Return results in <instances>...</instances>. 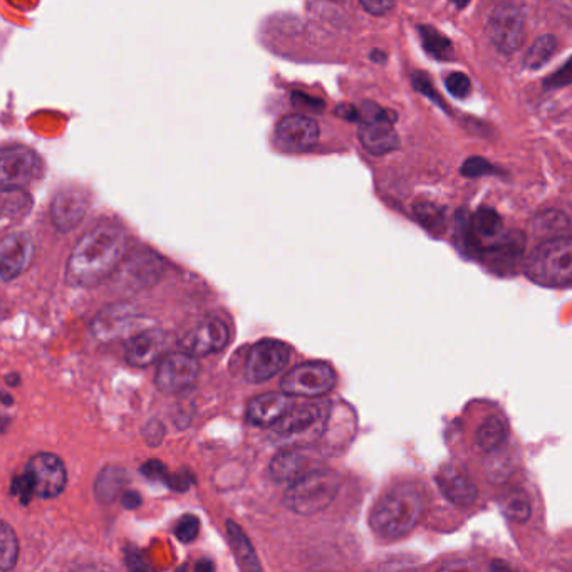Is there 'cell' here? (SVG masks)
I'll use <instances>...</instances> for the list:
<instances>
[{
    "mask_svg": "<svg viewBox=\"0 0 572 572\" xmlns=\"http://www.w3.org/2000/svg\"><path fill=\"white\" fill-rule=\"evenodd\" d=\"M128 251V237L115 224H100L79 239L67 260V281L92 288L118 269Z\"/></svg>",
    "mask_w": 572,
    "mask_h": 572,
    "instance_id": "6da1fadb",
    "label": "cell"
},
{
    "mask_svg": "<svg viewBox=\"0 0 572 572\" xmlns=\"http://www.w3.org/2000/svg\"><path fill=\"white\" fill-rule=\"evenodd\" d=\"M424 509L427 497L423 491L415 484H399L377 504L369 517V525L381 539H402L420 524Z\"/></svg>",
    "mask_w": 572,
    "mask_h": 572,
    "instance_id": "7a4b0ae2",
    "label": "cell"
},
{
    "mask_svg": "<svg viewBox=\"0 0 572 572\" xmlns=\"http://www.w3.org/2000/svg\"><path fill=\"white\" fill-rule=\"evenodd\" d=\"M529 279L544 288H569L572 281V240L552 237L532 252L525 266Z\"/></svg>",
    "mask_w": 572,
    "mask_h": 572,
    "instance_id": "3957f363",
    "label": "cell"
},
{
    "mask_svg": "<svg viewBox=\"0 0 572 572\" xmlns=\"http://www.w3.org/2000/svg\"><path fill=\"white\" fill-rule=\"evenodd\" d=\"M341 488V479L331 470H314L292 480L285 491L284 504L300 516H314L331 506Z\"/></svg>",
    "mask_w": 572,
    "mask_h": 572,
    "instance_id": "277c9868",
    "label": "cell"
},
{
    "mask_svg": "<svg viewBox=\"0 0 572 572\" xmlns=\"http://www.w3.org/2000/svg\"><path fill=\"white\" fill-rule=\"evenodd\" d=\"M334 384L336 373L328 363L310 361L291 369L282 380L281 390L289 396L319 398L331 392Z\"/></svg>",
    "mask_w": 572,
    "mask_h": 572,
    "instance_id": "5b68a950",
    "label": "cell"
},
{
    "mask_svg": "<svg viewBox=\"0 0 572 572\" xmlns=\"http://www.w3.org/2000/svg\"><path fill=\"white\" fill-rule=\"evenodd\" d=\"M487 33L498 51L512 54L525 39L524 9L513 2L498 4L488 18Z\"/></svg>",
    "mask_w": 572,
    "mask_h": 572,
    "instance_id": "8992f818",
    "label": "cell"
},
{
    "mask_svg": "<svg viewBox=\"0 0 572 572\" xmlns=\"http://www.w3.org/2000/svg\"><path fill=\"white\" fill-rule=\"evenodd\" d=\"M291 361V347L282 341L264 340L252 346L245 361V380L252 384L266 383L281 373Z\"/></svg>",
    "mask_w": 572,
    "mask_h": 572,
    "instance_id": "52a82bcc",
    "label": "cell"
},
{
    "mask_svg": "<svg viewBox=\"0 0 572 572\" xmlns=\"http://www.w3.org/2000/svg\"><path fill=\"white\" fill-rule=\"evenodd\" d=\"M41 170V160L29 148H0V189H24Z\"/></svg>",
    "mask_w": 572,
    "mask_h": 572,
    "instance_id": "ba28073f",
    "label": "cell"
},
{
    "mask_svg": "<svg viewBox=\"0 0 572 572\" xmlns=\"http://www.w3.org/2000/svg\"><path fill=\"white\" fill-rule=\"evenodd\" d=\"M200 374L195 356L189 353H166L156 369V386L160 392L180 393L193 386Z\"/></svg>",
    "mask_w": 572,
    "mask_h": 572,
    "instance_id": "9c48e42d",
    "label": "cell"
},
{
    "mask_svg": "<svg viewBox=\"0 0 572 572\" xmlns=\"http://www.w3.org/2000/svg\"><path fill=\"white\" fill-rule=\"evenodd\" d=\"M34 485V494L42 498H54L66 488L67 472L63 460L52 454H37L26 467Z\"/></svg>",
    "mask_w": 572,
    "mask_h": 572,
    "instance_id": "30bf717a",
    "label": "cell"
},
{
    "mask_svg": "<svg viewBox=\"0 0 572 572\" xmlns=\"http://www.w3.org/2000/svg\"><path fill=\"white\" fill-rule=\"evenodd\" d=\"M171 343L170 334L162 329H141L126 341V363L135 368H147L162 359L170 351Z\"/></svg>",
    "mask_w": 572,
    "mask_h": 572,
    "instance_id": "8fae6325",
    "label": "cell"
},
{
    "mask_svg": "<svg viewBox=\"0 0 572 572\" xmlns=\"http://www.w3.org/2000/svg\"><path fill=\"white\" fill-rule=\"evenodd\" d=\"M229 341V326L221 319L211 318L200 322L180 341V349L195 358H203L226 349Z\"/></svg>",
    "mask_w": 572,
    "mask_h": 572,
    "instance_id": "7c38bea8",
    "label": "cell"
},
{
    "mask_svg": "<svg viewBox=\"0 0 572 572\" xmlns=\"http://www.w3.org/2000/svg\"><path fill=\"white\" fill-rule=\"evenodd\" d=\"M143 321L134 307L116 304L98 314L92 331L98 340L115 341L123 336H134L135 332L141 331L140 326Z\"/></svg>",
    "mask_w": 572,
    "mask_h": 572,
    "instance_id": "4fadbf2b",
    "label": "cell"
},
{
    "mask_svg": "<svg viewBox=\"0 0 572 572\" xmlns=\"http://www.w3.org/2000/svg\"><path fill=\"white\" fill-rule=\"evenodd\" d=\"M34 257V242L29 233L12 232L0 240V277L14 281L29 269Z\"/></svg>",
    "mask_w": 572,
    "mask_h": 572,
    "instance_id": "5bb4252c",
    "label": "cell"
},
{
    "mask_svg": "<svg viewBox=\"0 0 572 572\" xmlns=\"http://www.w3.org/2000/svg\"><path fill=\"white\" fill-rule=\"evenodd\" d=\"M319 140V126L303 115L284 116L276 126V143L285 152H306Z\"/></svg>",
    "mask_w": 572,
    "mask_h": 572,
    "instance_id": "9a60e30c",
    "label": "cell"
},
{
    "mask_svg": "<svg viewBox=\"0 0 572 572\" xmlns=\"http://www.w3.org/2000/svg\"><path fill=\"white\" fill-rule=\"evenodd\" d=\"M393 113L359 122L358 138L371 155H386L399 147V138L393 128Z\"/></svg>",
    "mask_w": 572,
    "mask_h": 572,
    "instance_id": "2e32d148",
    "label": "cell"
},
{
    "mask_svg": "<svg viewBox=\"0 0 572 572\" xmlns=\"http://www.w3.org/2000/svg\"><path fill=\"white\" fill-rule=\"evenodd\" d=\"M436 484L445 497L458 507H470L479 497V488L473 484L469 473L455 463L442 467L436 473Z\"/></svg>",
    "mask_w": 572,
    "mask_h": 572,
    "instance_id": "e0dca14e",
    "label": "cell"
},
{
    "mask_svg": "<svg viewBox=\"0 0 572 572\" xmlns=\"http://www.w3.org/2000/svg\"><path fill=\"white\" fill-rule=\"evenodd\" d=\"M88 212V200L79 190L66 189L52 200L51 218L61 232L73 230L79 226Z\"/></svg>",
    "mask_w": 572,
    "mask_h": 572,
    "instance_id": "ac0fdd59",
    "label": "cell"
},
{
    "mask_svg": "<svg viewBox=\"0 0 572 572\" xmlns=\"http://www.w3.org/2000/svg\"><path fill=\"white\" fill-rule=\"evenodd\" d=\"M294 406L292 396L282 393H266L249 403L247 420L254 427H272Z\"/></svg>",
    "mask_w": 572,
    "mask_h": 572,
    "instance_id": "d6986e66",
    "label": "cell"
},
{
    "mask_svg": "<svg viewBox=\"0 0 572 572\" xmlns=\"http://www.w3.org/2000/svg\"><path fill=\"white\" fill-rule=\"evenodd\" d=\"M321 418V410L316 405L292 406L291 410L272 424V435L277 438H291V436L306 433L313 429Z\"/></svg>",
    "mask_w": 572,
    "mask_h": 572,
    "instance_id": "ffe728a7",
    "label": "cell"
},
{
    "mask_svg": "<svg viewBox=\"0 0 572 572\" xmlns=\"http://www.w3.org/2000/svg\"><path fill=\"white\" fill-rule=\"evenodd\" d=\"M525 236L517 230L504 232L495 240L494 244L488 245L482 254L487 255L488 260L495 266H510L524 254Z\"/></svg>",
    "mask_w": 572,
    "mask_h": 572,
    "instance_id": "44dd1931",
    "label": "cell"
},
{
    "mask_svg": "<svg viewBox=\"0 0 572 572\" xmlns=\"http://www.w3.org/2000/svg\"><path fill=\"white\" fill-rule=\"evenodd\" d=\"M227 537H229L230 549H232L240 568L244 571H263L257 554H255L251 541L240 525H237L236 522H227Z\"/></svg>",
    "mask_w": 572,
    "mask_h": 572,
    "instance_id": "7402d4cb",
    "label": "cell"
},
{
    "mask_svg": "<svg viewBox=\"0 0 572 572\" xmlns=\"http://www.w3.org/2000/svg\"><path fill=\"white\" fill-rule=\"evenodd\" d=\"M307 469V457L301 452L288 450L277 454L269 466L270 476L277 482H292Z\"/></svg>",
    "mask_w": 572,
    "mask_h": 572,
    "instance_id": "603a6c76",
    "label": "cell"
},
{
    "mask_svg": "<svg viewBox=\"0 0 572 572\" xmlns=\"http://www.w3.org/2000/svg\"><path fill=\"white\" fill-rule=\"evenodd\" d=\"M128 484V473L118 467H106L94 484V495L100 503H113Z\"/></svg>",
    "mask_w": 572,
    "mask_h": 572,
    "instance_id": "cb8c5ba5",
    "label": "cell"
},
{
    "mask_svg": "<svg viewBox=\"0 0 572 572\" xmlns=\"http://www.w3.org/2000/svg\"><path fill=\"white\" fill-rule=\"evenodd\" d=\"M504 516L512 522H525L532 513L531 498L522 488H510L500 498Z\"/></svg>",
    "mask_w": 572,
    "mask_h": 572,
    "instance_id": "d4e9b609",
    "label": "cell"
},
{
    "mask_svg": "<svg viewBox=\"0 0 572 572\" xmlns=\"http://www.w3.org/2000/svg\"><path fill=\"white\" fill-rule=\"evenodd\" d=\"M506 435V423L498 417H488L484 423L480 424L479 432H476V447L491 454V452L497 450L498 447H503Z\"/></svg>",
    "mask_w": 572,
    "mask_h": 572,
    "instance_id": "484cf974",
    "label": "cell"
},
{
    "mask_svg": "<svg viewBox=\"0 0 572 572\" xmlns=\"http://www.w3.org/2000/svg\"><path fill=\"white\" fill-rule=\"evenodd\" d=\"M420 36L423 48L435 60L448 61L454 58V46H452L450 39H447L438 30L433 29V27L421 26Z\"/></svg>",
    "mask_w": 572,
    "mask_h": 572,
    "instance_id": "4316f807",
    "label": "cell"
},
{
    "mask_svg": "<svg viewBox=\"0 0 572 572\" xmlns=\"http://www.w3.org/2000/svg\"><path fill=\"white\" fill-rule=\"evenodd\" d=\"M556 49H558L556 37L550 36V34L537 37L534 45L529 49L527 55H525V66L529 69H541L544 64L549 63Z\"/></svg>",
    "mask_w": 572,
    "mask_h": 572,
    "instance_id": "83f0119b",
    "label": "cell"
},
{
    "mask_svg": "<svg viewBox=\"0 0 572 572\" xmlns=\"http://www.w3.org/2000/svg\"><path fill=\"white\" fill-rule=\"evenodd\" d=\"M18 541L11 525L0 521V571H11L17 564Z\"/></svg>",
    "mask_w": 572,
    "mask_h": 572,
    "instance_id": "f1b7e54d",
    "label": "cell"
},
{
    "mask_svg": "<svg viewBox=\"0 0 572 572\" xmlns=\"http://www.w3.org/2000/svg\"><path fill=\"white\" fill-rule=\"evenodd\" d=\"M29 195L23 189H0V215L17 217L29 208Z\"/></svg>",
    "mask_w": 572,
    "mask_h": 572,
    "instance_id": "f546056e",
    "label": "cell"
},
{
    "mask_svg": "<svg viewBox=\"0 0 572 572\" xmlns=\"http://www.w3.org/2000/svg\"><path fill=\"white\" fill-rule=\"evenodd\" d=\"M534 229L539 233H552V236H568V215L559 211H546L537 215L534 220Z\"/></svg>",
    "mask_w": 572,
    "mask_h": 572,
    "instance_id": "4dcf8cb0",
    "label": "cell"
},
{
    "mask_svg": "<svg viewBox=\"0 0 572 572\" xmlns=\"http://www.w3.org/2000/svg\"><path fill=\"white\" fill-rule=\"evenodd\" d=\"M200 532V521L199 517L195 516H185L181 517L178 524L175 525V535L180 543L189 544L199 537Z\"/></svg>",
    "mask_w": 572,
    "mask_h": 572,
    "instance_id": "1f68e13d",
    "label": "cell"
},
{
    "mask_svg": "<svg viewBox=\"0 0 572 572\" xmlns=\"http://www.w3.org/2000/svg\"><path fill=\"white\" fill-rule=\"evenodd\" d=\"M415 214H417L418 220L429 229H438L443 224V212L432 203H420L415 207Z\"/></svg>",
    "mask_w": 572,
    "mask_h": 572,
    "instance_id": "d6a6232c",
    "label": "cell"
},
{
    "mask_svg": "<svg viewBox=\"0 0 572 572\" xmlns=\"http://www.w3.org/2000/svg\"><path fill=\"white\" fill-rule=\"evenodd\" d=\"M445 86H447L452 97L458 98V100H463L472 92V82H470L469 76L463 73H452L445 79Z\"/></svg>",
    "mask_w": 572,
    "mask_h": 572,
    "instance_id": "836d02e7",
    "label": "cell"
},
{
    "mask_svg": "<svg viewBox=\"0 0 572 572\" xmlns=\"http://www.w3.org/2000/svg\"><path fill=\"white\" fill-rule=\"evenodd\" d=\"M492 171H494V166L487 160L479 158V156H472L461 166V175L469 178L482 177V175L492 174Z\"/></svg>",
    "mask_w": 572,
    "mask_h": 572,
    "instance_id": "e575fe53",
    "label": "cell"
},
{
    "mask_svg": "<svg viewBox=\"0 0 572 572\" xmlns=\"http://www.w3.org/2000/svg\"><path fill=\"white\" fill-rule=\"evenodd\" d=\"M12 492L21 498V503L23 504L29 503L33 495H36L34 494L33 482H30L29 475H27L26 472H24V475L17 476V479L14 480Z\"/></svg>",
    "mask_w": 572,
    "mask_h": 572,
    "instance_id": "d590c367",
    "label": "cell"
},
{
    "mask_svg": "<svg viewBox=\"0 0 572 572\" xmlns=\"http://www.w3.org/2000/svg\"><path fill=\"white\" fill-rule=\"evenodd\" d=\"M366 12L373 15H384L395 8L396 0H359Z\"/></svg>",
    "mask_w": 572,
    "mask_h": 572,
    "instance_id": "8d00e7d4",
    "label": "cell"
},
{
    "mask_svg": "<svg viewBox=\"0 0 572 572\" xmlns=\"http://www.w3.org/2000/svg\"><path fill=\"white\" fill-rule=\"evenodd\" d=\"M414 85L418 91L423 92L424 97L432 98L435 103H440L443 106L442 100L436 97V92L433 91L432 85H430L429 76H424V74L420 73L414 74Z\"/></svg>",
    "mask_w": 572,
    "mask_h": 572,
    "instance_id": "74e56055",
    "label": "cell"
},
{
    "mask_svg": "<svg viewBox=\"0 0 572 572\" xmlns=\"http://www.w3.org/2000/svg\"><path fill=\"white\" fill-rule=\"evenodd\" d=\"M294 103L297 106H307L310 111H322V107H325V103L321 100L310 98L309 94H301V92H295Z\"/></svg>",
    "mask_w": 572,
    "mask_h": 572,
    "instance_id": "f35d334b",
    "label": "cell"
},
{
    "mask_svg": "<svg viewBox=\"0 0 572 572\" xmlns=\"http://www.w3.org/2000/svg\"><path fill=\"white\" fill-rule=\"evenodd\" d=\"M562 76H571V74H569V63H565V66L562 67L561 71H559V73H556V74H552V76H550L549 79H547L546 81V88H562V86H568L569 82V79H562Z\"/></svg>",
    "mask_w": 572,
    "mask_h": 572,
    "instance_id": "ab89813d",
    "label": "cell"
},
{
    "mask_svg": "<svg viewBox=\"0 0 572 572\" xmlns=\"http://www.w3.org/2000/svg\"><path fill=\"white\" fill-rule=\"evenodd\" d=\"M336 115L340 118L347 119V122H359L358 107L351 106V104H340L336 110Z\"/></svg>",
    "mask_w": 572,
    "mask_h": 572,
    "instance_id": "60d3db41",
    "label": "cell"
},
{
    "mask_svg": "<svg viewBox=\"0 0 572 572\" xmlns=\"http://www.w3.org/2000/svg\"><path fill=\"white\" fill-rule=\"evenodd\" d=\"M140 503V495L134 494V492H126V494L123 495V504H125V507H128V509H135Z\"/></svg>",
    "mask_w": 572,
    "mask_h": 572,
    "instance_id": "b9f144b4",
    "label": "cell"
},
{
    "mask_svg": "<svg viewBox=\"0 0 572 572\" xmlns=\"http://www.w3.org/2000/svg\"><path fill=\"white\" fill-rule=\"evenodd\" d=\"M457 8H466L469 4L470 0H452Z\"/></svg>",
    "mask_w": 572,
    "mask_h": 572,
    "instance_id": "7bdbcfd3",
    "label": "cell"
},
{
    "mask_svg": "<svg viewBox=\"0 0 572 572\" xmlns=\"http://www.w3.org/2000/svg\"><path fill=\"white\" fill-rule=\"evenodd\" d=\"M196 569H214V565L211 562H202V564L196 565Z\"/></svg>",
    "mask_w": 572,
    "mask_h": 572,
    "instance_id": "ee69618b",
    "label": "cell"
},
{
    "mask_svg": "<svg viewBox=\"0 0 572 572\" xmlns=\"http://www.w3.org/2000/svg\"><path fill=\"white\" fill-rule=\"evenodd\" d=\"M492 569H507V564H504V562H495V564L491 565Z\"/></svg>",
    "mask_w": 572,
    "mask_h": 572,
    "instance_id": "f6af8a7d",
    "label": "cell"
},
{
    "mask_svg": "<svg viewBox=\"0 0 572 572\" xmlns=\"http://www.w3.org/2000/svg\"><path fill=\"white\" fill-rule=\"evenodd\" d=\"M334 2H343V0H334Z\"/></svg>",
    "mask_w": 572,
    "mask_h": 572,
    "instance_id": "bcb514c9",
    "label": "cell"
}]
</instances>
